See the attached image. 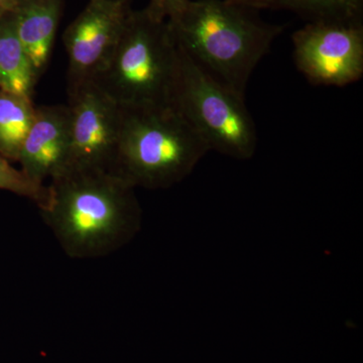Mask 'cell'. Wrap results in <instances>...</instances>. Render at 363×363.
I'll return each mask as SVG.
<instances>
[{
    "mask_svg": "<svg viewBox=\"0 0 363 363\" xmlns=\"http://www.w3.org/2000/svg\"><path fill=\"white\" fill-rule=\"evenodd\" d=\"M68 106L70 152L65 169L111 172L118 140L121 107L93 82L69 98Z\"/></svg>",
    "mask_w": 363,
    "mask_h": 363,
    "instance_id": "8",
    "label": "cell"
},
{
    "mask_svg": "<svg viewBox=\"0 0 363 363\" xmlns=\"http://www.w3.org/2000/svg\"><path fill=\"white\" fill-rule=\"evenodd\" d=\"M173 107L209 150L240 161L255 154L257 128L245 104V95L211 77L182 51Z\"/></svg>",
    "mask_w": 363,
    "mask_h": 363,
    "instance_id": "5",
    "label": "cell"
},
{
    "mask_svg": "<svg viewBox=\"0 0 363 363\" xmlns=\"http://www.w3.org/2000/svg\"><path fill=\"white\" fill-rule=\"evenodd\" d=\"M255 9H285L311 21H362L363 0H245Z\"/></svg>",
    "mask_w": 363,
    "mask_h": 363,
    "instance_id": "13",
    "label": "cell"
},
{
    "mask_svg": "<svg viewBox=\"0 0 363 363\" xmlns=\"http://www.w3.org/2000/svg\"><path fill=\"white\" fill-rule=\"evenodd\" d=\"M70 135L68 104L37 107L18 160L23 173L40 184L60 175L68 164Z\"/></svg>",
    "mask_w": 363,
    "mask_h": 363,
    "instance_id": "9",
    "label": "cell"
},
{
    "mask_svg": "<svg viewBox=\"0 0 363 363\" xmlns=\"http://www.w3.org/2000/svg\"><path fill=\"white\" fill-rule=\"evenodd\" d=\"M0 190L30 200L40 210L49 206L51 202V189L45 184L32 180L23 169L13 168L11 161L0 155Z\"/></svg>",
    "mask_w": 363,
    "mask_h": 363,
    "instance_id": "14",
    "label": "cell"
},
{
    "mask_svg": "<svg viewBox=\"0 0 363 363\" xmlns=\"http://www.w3.org/2000/svg\"><path fill=\"white\" fill-rule=\"evenodd\" d=\"M20 0H0V18H4L6 14L13 13L18 6Z\"/></svg>",
    "mask_w": 363,
    "mask_h": 363,
    "instance_id": "16",
    "label": "cell"
},
{
    "mask_svg": "<svg viewBox=\"0 0 363 363\" xmlns=\"http://www.w3.org/2000/svg\"><path fill=\"white\" fill-rule=\"evenodd\" d=\"M38 75L16 33L13 13L0 18V90L33 99Z\"/></svg>",
    "mask_w": 363,
    "mask_h": 363,
    "instance_id": "11",
    "label": "cell"
},
{
    "mask_svg": "<svg viewBox=\"0 0 363 363\" xmlns=\"http://www.w3.org/2000/svg\"><path fill=\"white\" fill-rule=\"evenodd\" d=\"M121 109L111 173L135 189L173 187L210 152L173 106Z\"/></svg>",
    "mask_w": 363,
    "mask_h": 363,
    "instance_id": "3",
    "label": "cell"
},
{
    "mask_svg": "<svg viewBox=\"0 0 363 363\" xmlns=\"http://www.w3.org/2000/svg\"><path fill=\"white\" fill-rule=\"evenodd\" d=\"M30 98L0 90V155L18 162L35 116Z\"/></svg>",
    "mask_w": 363,
    "mask_h": 363,
    "instance_id": "12",
    "label": "cell"
},
{
    "mask_svg": "<svg viewBox=\"0 0 363 363\" xmlns=\"http://www.w3.org/2000/svg\"><path fill=\"white\" fill-rule=\"evenodd\" d=\"M189 1L190 0H150L145 9L155 20L169 21L177 18Z\"/></svg>",
    "mask_w": 363,
    "mask_h": 363,
    "instance_id": "15",
    "label": "cell"
},
{
    "mask_svg": "<svg viewBox=\"0 0 363 363\" xmlns=\"http://www.w3.org/2000/svg\"><path fill=\"white\" fill-rule=\"evenodd\" d=\"M182 52L222 84L245 95L252 72L283 28L231 0H190L168 21Z\"/></svg>",
    "mask_w": 363,
    "mask_h": 363,
    "instance_id": "2",
    "label": "cell"
},
{
    "mask_svg": "<svg viewBox=\"0 0 363 363\" xmlns=\"http://www.w3.org/2000/svg\"><path fill=\"white\" fill-rule=\"evenodd\" d=\"M231 1H234V2H242V1H245V0H231Z\"/></svg>",
    "mask_w": 363,
    "mask_h": 363,
    "instance_id": "17",
    "label": "cell"
},
{
    "mask_svg": "<svg viewBox=\"0 0 363 363\" xmlns=\"http://www.w3.org/2000/svg\"><path fill=\"white\" fill-rule=\"evenodd\" d=\"M49 186L51 202L40 214L72 259L111 255L130 243L142 227L135 189L111 172L68 169Z\"/></svg>",
    "mask_w": 363,
    "mask_h": 363,
    "instance_id": "1",
    "label": "cell"
},
{
    "mask_svg": "<svg viewBox=\"0 0 363 363\" xmlns=\"http://www.w3.org/2000/svg\"><path fill=\"white\" fill-rule=\"evenodd\" d=\"M65 0H20L13 11L14 26L40 78L47 70Z\"/></svg>",
    "mask_w": 363,
    "mask_h": 363,
    "instance_id": "10",
    "label": "cell"
},
{
    "mask_svg": "<svg viewBox=\"0 0 363 363\" xmlns=\"http://www.w3.org/2000/svg\"><path fill=\"white\" fill-rule=\"evenodd\" d=\"M181 51L168 21L131 9L108 61L93 83L119 107L173 106Z\"/></svg>",
    "mask_w": 363,
    "mask_h": 363,
    "instance_id": "4",
    "label": "cell"
},
{
    "mask_svg": "<svg viewBox=\"0 0 363 363\" xmlns=\"http://www.w3.org/2000/svg\"><path fill=\"white\" fill-rule=\"evenodd\" d=\"M131 0H89L63 35L68 99L93 82L108 61L130 13Z\"/></svg>",
    "mask_w": 363,
    "mask_h": 363,
    "instance_id": "7",
    "label": "cell"
},
{
    "mask_svg": "<svg viewBox=\"0 0 363 363\" xmlns=\"http://www.w3.org/2000/svg\"><path fill=\"white\" fill-rule=\"evenodd\" d=\"M293 45L296 66L313 85L344 87L362 77V21H310Z\"/></svg>",
    "mask_w": 363,
    "mask_h": 363,
    "instance_id": "6",
    "label": "cell"
}]
</instances>
